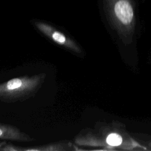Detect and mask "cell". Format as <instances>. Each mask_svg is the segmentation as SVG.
I'll return each instance as SVG.
<instances>
[{
    "instance_id": "cell-1",
    "label": "cell",
    "mask_w": 151,
    "mask_h": 151,
    "mask_svg": "<svg viewBox=\"0 0 151 151\" xmlns=\"http://www.w3.org/2000/svg\"><path fill=\"white\" fill-rule=\"evenodd\" d=\"M104 22L124 54H134L140 33L137 0H98Z\"/></svg>"
},
{
    "instance_id": "cell-2",
    "label": "cell",
    "mask_w": 151,
    "mask_h": 151,
    "mask_svg": "<svg viewBox=\"0 0 151 151\" xmlns=\"http://www.w3.org/2000/svg\"><path fill=\"white\" fill-rule=\"evenodd\" d=\"M45 77L46 74L40 73L12 78L0 84V101L14 103L32 97L41 87Z\"/></svg>"
},
{
    "instance_id": "cell-3",
    "label": "cell",
    "mask_w": 151,
    "mask_h": 151,
    "mask_svg": "<svg viewBox=\"0 0 151 151\" xmlns=\"http://www.w3.org/2000/svg\"><path fill=\"white\" fill-rule=\"evenodd\" d=\"M31 22L36 29L55 44L76 54H81L82 49L67 33L48 22L34 19Z\"/></svg>"
},
{
    "instance_id": "cell-4",
    "label": "cell",
    "mask_w": 151,
    "mask_h": 151,
    "mask_svg": "<svg viewBox=\"0 0 151 151\" xmlns=\"http://www.w3.org/2000/svg\"><path fill=\"white\" fill-rule=\"evenodd\" d=\"M0 139L23 142H30L35 140L32 136L21 132L17 127L1 123Z\"/></svg>"
},
{
    "instance_id": "cell-5",
    "label": "cell",
    "mask_w": 151,
    "mask_h": 151,
    "mask_svg": "<svg viewBox=\"0 0 151 151\" xmlns=\"http://www.w3.org/2000/svg\"><path fill=\"white\" fill-rule=\"evenodd\" d=\"M73 144L70 141H61L52 143L45 145L37 146L31 148H17V150H41V151H51V150H71L73 148Z\"/></svg>"
},
{
    "instance_id": "cell-6",
    "label": "cell",
    "mask_w": 151,
    "mask_h": 151,
    "mask_svg": "<svg viewBox=\"0 0 151 151\" xmlns=\"http://www.w3.org/2000/svg\"><path fill=\"white\" fill-rule=\"evenodd\" d=\"M122 136L117 133H110L106 138V143L110 146H119L122 144Z\"/></svg>"
},
{
    "instance_id": "cell-7",
    "label": "cell",
    "mask_w": 151,
    "mask_h": 151,
    "mask_svg": "<svg viewBox=\"0 0 151 151\" xmlns=\"http://www.w3.org/2000/svg\"><path fill=\"white\" fill-rule=\"evenodd\" d=\"M148 147H149L150 149H151V140H150V142H149V143Z\"/></svg>"
}]
</instances>
